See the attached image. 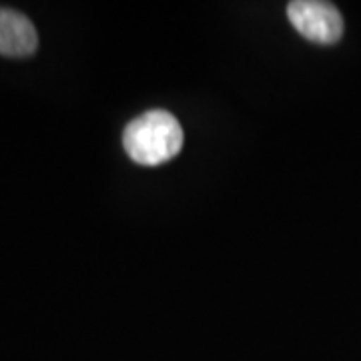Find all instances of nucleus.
Masks as SVG:
<instances>
[{
    "mask_svg": "<svg viewBox=\"0 0 361 361\" xmlns=\"http://www.w3.org/2000/svg\"><path fill=\"white\" fill-rule=\"evenodd\" d=\"M287 16L301 37L317 44H334L343 35V18L331 2L295 0L289 2Z\"/></svg>",
    "mask_w": 361,
    "mask_h": 361,
    "instance_id": "nucleus-2",
    "label": "nucleus"
},
{
    "mask_svg": "<svg viewBox=\"0 0 361 361\" xmlns=\"http://www.w3.org/2000/svg\"><path fill=\"white\" fill-rule=\"evenodd\" d=\"M39 47L35 25L23 13L0 8V54L30 56Z\"/></svg>",
    "mask_w": 361,
    "mask_h": 361,
    "instance_id": "nucleus-3",
    "label": "nucleus"
},
{
    "mask_svg": "<svg viewBox=\"0 0 361 361\" xmlns=\"http://www.w3.org/2000/svg\"><path fill=\"white\" fill-rule=\"evenodd\" d=\"M127 155L145 167H155L177 155L183 147V129L175 116L153 109L133 118L123 133Z\"/></svg>",
    "mask_w": 361,
    "mask_h": 361,
    "instance_id": "nucleus-1",
    "label": "nucleus"
}]
</instances>
